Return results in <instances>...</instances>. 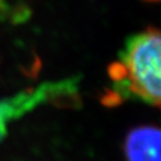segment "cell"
<instances>
[{"mask_svg":"<svg viewBox=\"0 0 161 161\" xmlns=\"http://www.w3.org/2000/svg\"><path fill=\"white\" fill-rule=\"evenodd\" d=\"M161 35L155 26L131 35L125 40L119 52L121 62L128 69V78L115 82L112 88L124 99L160 108V74H161Z\"/></svg>","mask_w":161,"mask_h":161,"instance_id":"cell-1","label":"cell"},{"mask_svg":"<svg viewBox=\"0 0 161 161\" xmlns=\"http://www.w3.org/2000/svg\"><path fill=\"white\" fill-rule=\"evenodd\" d=\"M161 132L154 125L132 128L124 140L127 161H161Z\"/></svg>","mask_w":161,"mask_h":161,"instance_id":"cell-2","label":"cell"},{"mask_svg":"<svg viewBox=\"0 0 161 161\" xmlns=\"http://www.w3.org/2000/svg\"><path fill=\"white\" fill-rule=\"evenodd\" d=\"M41 90L43 94V100H47L58 108L74 109L81 105L76 78L67 79L55 84H46L41 86Z\"/></svg>","mask_w":161,"mask_h":161,"instance_id":"cell-3","label":"cell"},{"mask_svg":"<svg viewBox=\"0 0 161 161\" xmlns=\"http://www.w3.org/2000/svg\"><path fill=\"white\" fill-rule=\"evenodd\" d=\"M31 10L26 4L19 3L16 6L11 7V13H10V19L12 24L19 25V24L26 23L31 17Z\"/></svg>","mask_w":161,"mask_h":161,"instance_id":"cell-4","label":"cell"},{"mask_svg":"<svg viewBox=\"0 0 161 161\" xmlns=\"http://www.w3.org/2000/svg\"><path fill=\"white\" fill-rule=\"evenodd\" d=\"M124 98L114 88H105L99 97V102L105 108H116L124 103Z\"/></svg>","mask_w":161,"mask_h":161,"instance_id":"cell-5","label":"cell"},{"mask_svg":"<svg viewBox=\"0 0 161 161\" xmlns=\"http://www.w3.org/2000/svg\"><path fill=\"white\" fill-rule=\"evenodd\" d=\"M108 75L111 80L115 82H121L128 78V69L121 61L111 62L108 66Z\"/></svg>","mask_w":161,"mask_h":161,"instance_id":"cell-6","label":"cell"},{"mask_svg":"<svg viewBox=\"0 0 161 161\" xmlns=\"http://www.w3.org/2000/svg\"><path fill=\"white\" fill-rule=\"evenodd\" d=\"M11 6L7 4L6 0H0V23L5 22L10 18Z\"/></svg>","mask_w":161,"mask_h":161,"instance_id":"cell-7","label":"cell"},{"mask_svg":"<svg viewBox=\"0 0 161 161\" xmlns=\"http://www.w3.org/2000/svg\"><path fill=\"white\" fill-rule=\"evenodd\" d=\"M144 1H146V3H152V4H153V3H159V0H144Z\"/></svg>","mask_w":161,"mask_h":161,"instance_id":"cell-8","label":"cell"}]
</instances>
